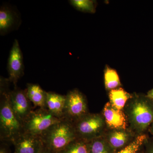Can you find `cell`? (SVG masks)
<instances>
[{
	"instance_id": "1",
	"label": "cell",
	"mask_w": 153,
	"mask_h": 153,
	"mask_svg": "<svg viewBox=\"0 0 153 153\" xmlns=\"http://www.w3.org/2000/svg\"><path fill=\"white\" fill-rule=\"evenodd\" d=\"M128 128L137 136L146 134L153 122V105L146 94L134 93L123 110Z\"/></svg>"
},
{
	"instance_id": "2",
	"label": "cell",
	"mask_w": 153,
	"mask_h": 153,
	"mask_svg": "<svg viewBox=\"0 0 153 153\" xmlns=\"http://www.w3.org/2000/svg\"><path fill=\"white\" fill-rule=\"evenodd\" d=\"M44 146L57 153L77 138L74 124L62 119L41 136Z\"/></svg>"
},
{
	"instance_id": "3",
	"label": "cell",
	"mask_w": 153,
	"mask_h": 153,
	"mask_svg": "<svg viewBox=\"0 0 153 153\" xmlns=\"http://www.w3.org/2000/svg\"><path fill=\"white\" fill-rule=\"evenodd\" d=\"M10 91L1 92L0 105V138L2 141L13 143L24 132L22 124L18 119L9 102Z\"/></svg>"
},
{
	"instance_id": "4",
	"label": "cell",
	"mask_w": 153,
	"mask_h": 153,
	"mask_svg": "<svg viewBox=\"0 0 153 153\" xmlns=\"http://www.w3.org/2000/svg\"><path fill=\"white\" fill-rule=\"evenodd\" d=\"M73 124L77 138L88 141L102 136L107 129L101 113H89Z\"/></svg>"
},
{
	"instance_id": "5",
	"label": "cell",
	"mask_w": 153,
	"mask_h": 153,
	"mask_svg": "<svg viewBox=\"0 0 153 153\" xmlns=\"http://www.w3.org/2000/svg\"><path fill=\"white\" fill-rule=\"evenodd\" d=\"M62 119L53 115L46 108L32 111L23 124L24 132L41 136Z\"/></svg>"
},
{
	"instance_id": "6",
	"label": "cell",
	"mask_w": 153,
	"mask_h": 153,
	"mask_svg": "<svg viewBox=\"0 0 153 153\" xmlns=\"http://www.w3.org/2000/svg\"><path fill=\"white\" fill-rule=\"evenodd\" d=\"M65 96L63 119L74 123L89 113L86 97L78 89L69 91Z\"/></svg>"
},
{
	"instance_id": "7",
	"label": "cell",
	"mask_w": 153,
	"mask_h": 153,
	"mask_svg": "<svg viewBox=\"0 0 153 153\" xmlns=\"http://www.w3.org/2000/svg\"><path fill=\"white\" fill-rule=\"evenodd\" d=\"M8 98L14 113L23 126L25 120L33 111L31 102L27 96L26 90L15 86L13 90L9 92Z\"/></svg>"
},
{
	"instance_id": "8",
	"label": "cell",
	"mask_w": 153,
	"mask_h": 153,
	"mask_svg": "<svg viewBox=\"0 0 153 153\" xmlns=\"http://www.w3.org/2000/svg\"><path fill=\"white\" fill-rule=\"evenodd\" d=\"M23 54L19 42L14 41L10 52L8 61V79L15 86H17L18 80L24 74V64Z\"/></svg>"
},
{
	"instance_id": "9",
	"label": "cell",
	"mask_w": 153,
	"mask_h": 153,
	"mask_svg": "<svg viewBox=\"0 0 153 153\" xmlns=\"http://www.w3.org/2000/svg\"><path fill=\"white\" fill-rule=\"evenodd\" d=\"M103 136L116 153L127 146L137 137L128 128L119 129H107Z\"/></svg>"
},
{
	"instance_id": "10",
	"label": "cell",
	"mask_w": 153,
	"mask_h": 153,
	"mask_svg": "<svg viewBox=\"0 0 153 153\" xmlns=\"http://www.w3.org/2000/svg\"><path fill=\"white\" fill-rule=\"evenodd\" d=\"M12 143L14 153H40L44 146L41 136L24 132L17 137Z\"/></svg>"
},
{
	"instance_id": "11",
	"label": "cell",
	"mask_w": 153,
	"mask_h": 153,
	"mask_svg": "<svg viewBox=\"0 0 153 153\" xmlns=\"http://www.w3.org/2000/svg\"><path fill=\"white\" fill-rule=\"evenodd\" d=\"M101 114L108 129L128 128V123L123 111L116 108L109 102L105 105Z\"/></svg>"
},
{
	"instance_id": "12",
	"label": "cell",
	"mask_w": 153,
	"mask_h": 153,
	"mask_svg": "<svg viewBox=\"0 0 153 153\" xmlns=\"http://www.w3.org/2000/svg\"><path fill=\"white\" fill-rule=\"evenodd\" d=\"M19 14L7 6H1L0 9V33L4 35L18 29L21 23Z\"/></svg>"
},
{
	"instance_id": "13",
	"label": "cell",
	"mask_w": 153,
	"mask_h": 153,
	"mask_svg": "<svg viewBox=\"0 0 153 153\" xmlns=\"http://www.w3.org/2000/svg\"><path fill=\"white\" fill-rule=\"evenodd\" d=\"M66 96L49 91L47 92L46 108L58 118L63 119Z\"/></svg>"
},
{
	"instance_id": "14",
	"label": "cell",
	"mask_w": 153,
	"mask_h": 153,
	"mask_svg": "<svg viewBox=\"0 0 153 153\" xmlns=\"http://www.w3.org/2000/svg\"><path fill=\"white\" fill-rule=\"evenodd\" d=\"M27 96L35 107L46 108L47 92L36 83H28L26 89Z\"/></svg>"
},
{
	"instance_id": "15",
	"label": "cell",
	"mask_w": 153,
	"mask_h": 153,
	"mask_svg": "<svg viewBox=\"0 0 153 153\" xmlns=\"http://www.w3.org/2000/svg\"><path fill=\"white\" fill-rule=\"evenodd\" d=\"M131 96L132 94L127 92L122 88H118L109 91V102L116 108L123 110Z\"/></svg>"
},
{
	"instance_id": "16",
	"label": "cell",
	"mask_w": 153,
	"mask_h": 153,
	"mask_svg": "<svg viewBox=\"0 0 153 153\" xmlns=\"http://www.w3.org/2000/svg\"><path fill=\"white\" fill-rule=\"evenodd\" d=\"M105 86L107 91L113 90L120 87L121 82L117 71L108 66L104 70Z\"/></svg>"
},
{
	"instance_id": "17",
	"label": "cell",
	"mask_w": 153,
	"mask_h": 153,
	"mask_svg": "<svg viewBox=\"0 0 153 153\" xmlns=\"http://www.w3.org/2000/svg\"><path fill=\"white\" fill-rule=\"evenodd\" d=\"M90 143L77 138L65 149L57 153H89Z\"/></svg>"
},
{
	"instance_id": "18",
	"label": "cell",
	"mask_w": 153,
	"mask_h": 153,
	"mask_svg": "<svg viewBox=\"0 0 153 153\" xmlns=\"http://www.w3.org/2000/svg\"><path fill=\"white\" fill-rule=\"evenodd\" d=\"M89 153H116L110 146L103 135L90 141Z\"/></svg>"
},
{
	"instance_id": "19",
	"label": "cell",
	"mask_w": 153,
	"mask_h": 153,
	"mask_svg": "<svg viewBox=\"0 0 153 153\" xmlns=\"http://www.w3.org/2000/svg\"><path fill=\"white\" fill-rule=\"evenodd\" d=\"M149 137L146 134L137 137L133 141L116 153H135L139 151L144 145L146 141Z\"/></svg>"
},
{
	"instance_id": "20",
	"label": "cell",
	"mask_w": 153,
	"mask_h": 153,
	"mask_svg": "<svg viewBox=\"0 0 153 153\" xmlns=\"http://www.w3.org/2000/svg\"><path fill=\"white\" fill-rule=\"evenodd\" d=\"M70 3L71 5L78 10L94 13L96 11V2L91 0H71Z\"/></svg>"
},
{
	"instance_id": "21",
	"label": "cell",
	"mask_w": 153,
	"mask_h": 153,
	"mask_svg": "<svg viewBox=\"0 0 153 153\" xmlns=\"http://www.w3.org/2000/svg\"><path fill=\"white\" fill-rule=\"evenodd\" d=\"M144 146H146L144 153H153V138H148Z\"/></svg>"
},
{
	"instance_id": "22",
	"label": "cell",
	"mask_w": 153,
	"mask_h": 153,
	"mask_svg": "<svg viewBox=\"0 0 153 153\" xmlns=\"http://www.w3.org/2000/svg\"><path fill=\"white\" fill-rule=\"evenodd\" d=\"M40 153H55L52 151L50 150L49 149H48L47 147L45 146L44 145V147L42 149V150L40 152Z\"/></svg>"
},
{
	"instance_id": "23",
	"label": "cell",
	"mask_w": 153,
	"mask_h": 153,
	"mask_svg": "<svg viewBox=\"0 0 153 153\" xmlns=\"http://www.w3.org/2000/svg\"><path fill=\"white\" fill-rule=\"evenodd\" d=\"M147 96L151 99H153V88L148 91L146 94Z\"/></svg>"
},
{
	"instance_id": "24",
	"label": "cell",
	"mask_w": 153,
	"mask_h": 153,
	"mask_svg": "<svg viewBox=\"0 0 153 153\" xmlns=\"http://www.w3.org/2000/svg\"><path fill=\"white\" fill-rule=\"evenodd\" d=\"M148 131L153 136V122L150 126L149 129H148Z\"/></svg>"
},
{
	"instance_id": "25",
	"label": "cell",
	"mask_w": 153,
	"mask_h": 153,
	"mask_svg": "<svg viewBox=\"0 0 153 153\" xmlns=\"http://www.w3.org/2000/svg\"><path fill=\"white\" fill-rule=\"evenodd\" d=\"M1 153H6L5 151L3 149H1Z\"/></svg>"
},
{
	"instance_id": "26",
	"label": "cell",
	"mask_w": 153,
	"mask_h": 153,
	"mask_svg": "<svg viewBox=\"0 0 153 153\" xmlns=\"http://www.w3.org/2000/svg\"><path fill=\"white\" fill-rule=\"evenodd\" d=\"M135 153H144V152H141V151H140V150L139 151H138V152H137Z\"/></svg>"
},
{
	"instance_id": "27",
	"label": "cell",
	"mask_w": 153,
	"mask_h": 153,
	"mask_svg": "<svg viewBox=\"0 0 153 153\" xmlns=\"http://www.w3.org/2000/svg\"><path fill=\"white\" fill-rule=\"evenodd\" d=\"M151 100H152V104L153 105V99H151Z\"/></svg>"
}]
</instances>
